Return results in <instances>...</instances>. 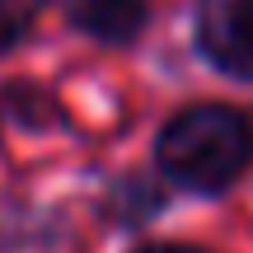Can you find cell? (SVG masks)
Returning <instances> with one entry per match:
<instances>
[{
    "instance_id": "cell-2",
    "label": "cell",
    "mask_w": 253,
    "mask_h": 253,
    "mask_svg": "<svg viewBox=\"0 0 253 253\" xmlns=\"http://www.w3.org/2000/svg\"><path fill=\"white\" fill-rule=\"evenodd\" d=\"M197 47L220 75L253 80V0H197Z\"/></svg>"
},
{
    "instance_id": "cell-3",
    "label": "cell",
    "mask_w": 253,
    "mask_h": 253,
    "mask_svg": "<svg viewBox=\"0 0 253 253\" xmlns=\"http://www.w3.org/2000/svg\"><path fill=\"white\" fill-rule=\"evenodd\" d=\"M145 19H150V0H75L71 9V24L108 47L136 42Z\"/></svg>"
},
{
    "instance_id": "cell-1",
    "label": "cell",
    "mask_w": 253,
    "mask_h": 253,
    "mask_svg": "<svg viewBox=\"0 0 253 253\" xmlns=\"http://www.w3.org/2000/svg\"><path fill=\"white\" fill-rule=\"evenodd\" d=\"M249 155H253V126L244 122V113L225 108V103L183 108L178 118L164 122L160 141H155V164L164 169V178L197 197L225 192L244 173Z\"/></svg>"
},
{
    "instance_id": "cell-5",
    "label": "cell",
    "mask_w": 253,
    "mask_h": 253,
    "mask_svg": "<svg viewBox=\"0 0 253 253\" xmlns=\"http://www.w3.org/2000/svg\"><path fill=\"white\" fill-rule=\"evenodd\" d=\"M160 207H164L160 188H150L145 178H126V183L113 188V211H118L122 220H145V216H155Z\"/></svg>"
},
{
    "instance_id": "cell-6",
    "label": "cell",
    "mask_w": 253,
    "mask_h": 253,
    "mask_svg": "<svg viewBox=\"0 0 253 253\" xmlns=\"http://www.w3.org/2000/svg\"><path fill=\"white\" fill-rule=\"evenodd\" d=\"M136 253H202V249H188V244H145Z\"/></svg>"
},
{
    "instance_id": "cell-4",
    "label": "cell",
    "mask_w": 253,
    "mask_h": 253,
    "mask_svg": "<svg viewBox=\"0 0 253 253\" xmlns=\"http://www.w3.org/2000/svg\"><path fill=\"white\" fill-rule=\"evenodd\" d=\"M42 5H47V0H0V56L14 52V47L33 33Z\"/></svg>"
}]
</instances>
